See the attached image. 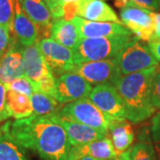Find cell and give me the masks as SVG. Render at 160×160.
Masks as SVG:
<instances>
[{
    "instance_id": "cell-19",
    "label": "cell",
    "mask_w": 160,
    "mask_h": 160,
    "mask_svg": "<svg viewBox=\"0 0 160 160\" xmlns=\"http://www.w3.org/2000/svg\"><path fill=\"white\" fill-rule=\"evenodd\" d=\"M50 36V38L71 50H74L82 39L73 22L64 19L52 21Z\"/></svg>"
},
{
    "instance_id": "cell-31",
    "label": "cell",
    "mask_w": 160,
    "mask_h": 160,
    "mask_svg": "<svg viewBox=\"0 0 160 160\" xmlns=\"http://www.w3.org/2000/svg\"><path fill=\"white\" fill-rule=\"evenodd\" d=\"M134 4L142 8L148 9L149 11H158L160 10L159 0H132Z\"/></svg>"
},
{
    "instance_id": "cell-36",
    "label": "cell",
    "mask_w": 160,
    "mask_h": 160,
    "mask_svg": "<svg viewBox=\"0 0 160 160\" xmlns=\"http://www.w3.org/2000/svg\"><path fill=\"white\" fill-rule=\"evenodd\" d=\"M114 160H131V158H130V149H128L127 151L124 152L123 154L120 155L117 159Z\"/></svg>"
},
{
    "instance_id": "cell-12",
    "label": "cell",
    "mask_w": 160,
    "mask_h": 160,
    "mask_svg": "<svg viewBox=\"0 0 160 160\" xmlns=\"http://www.w3.org/2000/svg\"><path fill=\"white\" fill-rule=\"evenodd\" d=\"M50 118L65 130L71 146H82L107 137L108 133L72 120L64 118L58 113L49 115Z\"/></svg>"
},
{
    "instance_id": "cell-4",
    "label": "cell",
    "mask_w": 160,
    "mask_h": 160,
    "mask_svg": "<svg viewBox=\"0 0 160 160\" xmlns=\"http://www.w3.org/2000/svg\"><path fill=\"white\" fill-rule=\"evenodd\" d=\"M58 114L64 118L86 125L109 133V128L116 118L104 113L88 98L63 105Z\"/></svg>"
},
{
    "instance_id": "cell-5",
    "label": "cell",
    "mask_w": 160,
    "mask_h": 160,
    "mask_svg": "<svg viewBox=\"0 0 160 160\" xmlns=\"http://www.w3.org/2000/svg\"><path fill=\"white\" fill-rule=\"evenodd\" d=\"M121 74L128 75L158 66L148 45L133 37L114 58Z\"/></svg>"
},
{
    "instance_id": "cell-29",
    "label": "cell",
    "mask_w": 160,
    "mask_h": 160,
    "mask_svg": "<svg viewBox=\"0 0 160 160\" xmlns=\"http://www.w3.org/2000/svg\"><path fill=\"white\" fill-rule=\"evenodd\" d=\"M6 86L0 82V123L7 120L11 116L6 108V94H7Z\"/></svg>"
},
{
    "instance_id": "cell-27",
    "label": "cell",
    "mask_w": 160,
    "mask_h": 160,
    "mask_svg": "<svg viewBox=\"0 0 160 160\" xmlns=\"http://www.w3.org/2000/svg\"><path fill=\"white\" fill-rule=\"evenodd\" d=\"M80 0H59L60 19L71 21L77 16L78 5Z\"/></svg>"
},
{
    "instance_id": "cell-20",
    "label": "cell",
    "mask_w": 160,
    "mask_h": 160,
    "mask_svg": "<svg viewBox=\"0 0 160 160\" xmlns=\"http://www.w3.org/2000/svg\"><path fill=\"white\" fill-rule=\"evenodd\" d=\"M109 134L118 157L129 149L134 140L132 126L126 119H115L109 126L108 136Z\"/></svg>"
},
{
    "instance_id": "cell-22",
    "label": "cell",
    "mask_w": 160,
    "mask_h": 160,
    "mask_svg": "<svg viewBox=\"0 0 160 160\" xmlns=\"http://www.w3.org/2000/svg\"><path fill=\"white\" fill-rule=\"evenodd\" d=\"M6 108L15 119H21L34 114L30 97L17 92L8 90L6 94Z\"/></svg>"
},
{
    "instance_id": "cell-23",
    "label": "cell",
    "mask_w": 160,
    "mask_h": 160,
    "mask_svg": "<svg viewBox=\"0 0 160 160\" xmlns=\"http://www.w3.org/2000/svg\"><path fill=\"white\" fill-rule=\"evenodd\" d=\"M30 101L33 108V115L36 116L55 114L60 111L63 106V104L59 102L52 96L38 91L33 92L30 96Z\"/></svg>"
},
{
    "instance_id": "cell-21",
    "label": "cell",
    "mask_w": 160,
    "mask_h": 160,
    "mask_svg": "<svg viewBox=\"0 0 160 160\" xmlns=\"http://www.w3.org/2000/svg\"><path fill=\"white\" fill-rule=\"evenodd\" d=\"M24 149L12 136L9 121L0 126V160H30Z\"/></svg>"
},
{
    "instance_id": "cell-10",
    "label": "cell",
    "mask_w": 160,
    "mask_h": 160,
    "mask_svg": "<svg viewBox=\"0 0 160 160\" xmlns=\"http://www.w3.org/2000/svg\"><path fill=\"white\" fill-rule=\"evenodd\" d=\"M23 47L12 34L10 45L0 60V82L5 86L24 76Z\"/></svg>"
},
{
    "instance_id": "cell-37",
    "label": "cell",
    "mask_w": 160,
    "mask_h": 160,
    "mask_svg": "<svg viewBox=\"0 0 160 160\" xmlns=\"http://www.w3.org/2000/svg\"><path fill=\"white\" fill-rule=\"evenodd\" d=\"M79 160H102V159H98V158H92V157H90V156H86V157L81 158Z\"/></svg>"
},
{
    "instance_id": "cell-15",
    "label": "cell",
    "mask_w": 160,
    "mask_h": 160,
    "mask_svg": "<svg viewBox=\"0 0 160 160\" xmlns=\"http://www.w3.org/2000/svg\"><path fill=\"white\" fill-rule=\"evenodd\" d=\"M86 156L102 160H114L118 158L109 136L82 146H72L68 160H79Z\"/></svg>"
},
{
    "instance_id": "cell-26",
    "label": "cell",
    "mask_w": 160,
    "mask_h": 160,
    "mask_svg": "<svg viewBox=\"0 0 160 160\" xmlns=\"http://www.w3.org/2000/svg\"><path fill=\"white\" fill-rule=\"evenodd\" d=\"M6 86L7 90L21 92V93H23L29 97H30L33 94L34 92H36L33 83L28 78H26L25 76L14 79L13 81H12L10 84L6 85Z\"/></svg>"
},
{
    "instance_id": "cell-17",
    "label": "cell",
    "mask_w": 160,
    "mask_h": 160,
    "mask_svg": "<svg viewBox=\"0 0 160 160\" xmlns=\"http://www.w3.org/2000/svg\"><path fill=\"white\" fill-rule=\"evenodd\" d=\"M77 16L91 22L121 23L114 10L102 0H80Z\"/></svg>"
},
{
    "instance_id": "cell-11",
    "label": "cell",
    "mask_w": 160,
    "mask_h": 160,
    "mask_svg": "<svg viewBox=\"0 0 160 160\" xmlns=\"http://www.w3.org/2000/svg\"><path fill=\"white\" fill-rule=\"evenodd\" d=\"M88 99L110 117L116 119H126L127 113L125 104L114 86H95L92 88Z\"/></svg>"
},
{
    "instance_id": "cell-25",
    "label": "cell",
    "mask_w": 160,
    "mask_h": 160,
    "mask_svg": "<svg viewBox=\"0 0 160 160\" xmlns=\"http://www.w3.org/2000/svg\"><path fill=\"white\" fill-rule=\"evenodd\" d=\"M15 0H0V25L12 31Z\"/></svg>"
},
{
    "instance_id": "cell-8",
    "label": "cell",
    "mask_w": 160,
    "mask_h": 160,
    "mask_svg": "<svg viewBox=\"0 0 160 160\" xmlns=\"http://www.w3.org/2000/svg\"><path fill=\"white\" fill-rule=\"evenodd\" d=\"M153 12L133 4L120 9L121 22L139 39L149 42L154 32Z\"/></svg>"
},
{
    "instance_id": "cell-34",
    "label": "cell",
    "mask_w": 160,
    "mask_h": 160,
    "mask_svg": "<svg viewBox=\"0 0 160 160\" xmlns=\"http://www.w3.org/2000/svg\"><path fill=\"white\" fill-rule=\"evenodd\" d=\"M149 50L153 54L155 59L160 62V39H155L149 41L148 44Z\"/></svg>"
},
{
    "instance_id": "cell-30",
    "label": "cell",
    "mask_w": 160,
    "mask_h": 160,
    "mask_svg": "<svg viewBox=\"0 0 160 160\" xmlns=\"http://www.w3.org/2000/svg\"><path fill=\"white\" fill-rule=\"evenodd\" d=\"M11 30L0 25V60L6 53L11 41Z\"/></svg>"
},
{
    "instance_id": "cell-2",
    "label": "cell",
    "mask_w": 160,
    "mask_h": 160,
    "mask_svg": "<svg viewBox=\"0 0 160 160\" xmlns=\"http://www.w3.org/2000/svg\"><path fill=\"white\" fill-rule=\"evenodd\" d=\"M158 67L122 75L115 85L114 87L125 104L126 119L133 124L149 118L157 110L151 103V87Z\"/></svg>"
},
{
    "instance_id": "cell-9",
    "label": "cell",
    "mask_w": 160,
    "mask_h": 160,
    "mask_svg": "<svg viewBox=\"0 0 160 160\" xmlns=\"http://www.w3.org/2000/svg\"><path fill=\"white\" fill-rule=\"evenodd\" d=\"M92 90V85L83 77L73 72H68L55 78L53 98L64 105L87 98Z\"/></svg>"
},
{
    "instance_id": "cell-14",
    "label": "cell",
    "mask_w": 160,
    "mask_h": 160,
    "mask_svg": "<svg viewBox=\"0 0 160 160\" xmlns=\"http://www.w3.org/2000/svg\"><path fill=\"white\" fill-rule=\"evenodd\" d=\"M19 3L24 13L38 27V40L48 38L53 20L45 0H19Z\"/></svg>"
},
{
    "instance_id": "cell-16",
    "label": "cell",
    "mask_w": 160,
    "mask_h": 160,
    "mask_svg": "<svg viewBox=\"0 0 160 160\" xmlns=\"http://www.w3.org/2000/svg\"><path fill=\"white\" fill-rule=\"evenodd\" d=\"M23 61L24 76L33 83L36 89V86L40 80L52 73L40 52L38 43L23 47Z\"/></svg>"
},
{
    "instance_id": "cell-24",
    "label": "cell",
    "mask_w": 160,
    "mask_h": 160,
    "mask_svg": "<svg viewBox=\"0 0 160 160\" xmlns=\"http://www.w3.org/2000/svg\"><path fill=\"white\" fill-rule=\"evenodd\" d=\"M131 160H158L153 146L149 142H138L130 150Z\"/></svg>"
},
{
    "instance_id": "cell-28",
    "label": "cell",
    "mask_w": 160,
    "mask_h": 160,
    "mask_svg": "<svg viewBox=\"0 0 160 160\" xmlns=\"http://www.w3.org/2000/svg\"><path fill=\"white\" fill-rule=\"evenodd\" d=\"M151 103L156 109H160V66L157 70L152 81Z\"/></svg>"
},
{
    "instance_id": "cell-3",
    "label": "cell",
    "mask_w": 160,
    "mask_h": 160,
    "mask_svg": "<svg viewBox=\"0 0 160 160\" xmlns=\"http://www.w3.org/2000/svg\"><path fill=\"white\" fill-rule=\"evenodd\" d=\"M133 37L135 36L132 34L82 38L73 50L75 64L114 59L122 47Z\"/></svg>"
},
{
    "instance_id": "cell-7",
    "label": "cell",
    "mask_w": 160,
    "mask_h": 160,
    "mask_svg": "<svg viewBox=\"0 0 160 160\" xmlns=\"http://www.w3.org/2000/svg\"><path fill=\"white\" fill-rule=\"evenodd\" d=\"M37 43L45 62L55 78L71 71L75 65L73 50L49 38L38 40Z\"/></svg>"
},
{
    "instance_id": "cell-18",
    "label": "cell",
    "mask_w": 160,
    "mask_h": 160,
    "mask_svg": "<svg viewBox=\"0 0 160 160\" xmlns=\"http://www.w3.org/2000/svg\"><path fill=\"white\" fill-rule=\"evenodd\" d=\"M12 33L24 47L36 44L38 40V27L22 11L19 0H15V10L12 26Z\"/></svg>"
},
{
    "instance_id": "cell-32",
    "label": "cell",
    "mask_w": 160,
    "mask_h": 160,
    "mask_svg": "<svg viewBox=\"0 0 160 160\" xmlns=\"http://www.w3.org/2000/svg\"><path fill=\"white\" fill-rule=\"evenodd\" d=\"M151 134L156 142H160V112L157 113L151 119Z\"/></svg>"
},
{
    "instance_id": "cell-33",
    "label": "cell",
    "mask_w": 160,
    "mask_h": 160,
    "mask_svg": "<svg viewBox=\"0 0 160 160\" xmlns=\"http://www.w3.org/2000/svg\"><path fill=\"white\" fill-rule=\"evenodd\" d=\"M46 4L49 7L52 13V20L60 19V12H59V0H45Z\"/></svg>"
},
{
    "instance_id": "cell-6",
    "label": "cell",
    "mask_w": 160,
    "mask_h": 160,
    "mask_svg": "<svg viewBox=\"0 0 160 160\" xmlns=\"http://www.w3.org/2000/svg\"><path fill=\"white\" fill-rule=\"evenodd\" d=\"M70 72L80 75L91 85L112 86L122 77L114 59L75 64Z\"/></svg>"
},
{
    "instance_id": "cell-38",
    "label": "cell",
    "mask_w": 160,
    "mask_h": 160,
    "mask_svg": "<svg viewBox=\"0 0 160 160\" xmlns=\"http://www.w3.org/2000/svg\"><path fill=\"white\" fill-rule=\"evenodd\" d=\"M159 2H160V0H159Z\"/></svg>"
},
{
    "instance_id": "cell-13",
    "label": "cell",
    "mask_w": 160,
    "mask_h": 160,
    "mask_svg": "<svg viewBox=\"0 0 160 160\" xmlns=\"http://www.w3.org/2000/svg\"><path fill=\"white\" fill-rule=\"evenodd\" d=\"M71 21L77 26L82 38L132 35L131 31L122 23L91 22L78 16H75Z\"/></svg>"
},
{
    "instance_id": "cell-1",
    "label": "cell",
    "mask_w": 160,
    "mask_h": 160,
    "mask_svg": "<svg viewBox=\"0 0 160 160\" xmlns=\"http://www.w3.org/2000/svg\"><path fill=\"white\" fill-rule=\"evenodd\" d=\"M10 132L22 148L43 160H68L71 144L62 126L50 116H36L9 121Z\"/></svg>"
},
{
    "instance_id": "cell-35",
    "label": "cell",
    "mask_w": 160,
    "mask_h": 160,
    "mask_svg": "<svg viewBox=\"0 0 160 160\" xmlns=\"http://www.w3.org/2000/svg\"><path fill=\"white\" fill-rule=\"evenodd\" d=\"M153 21H154V32L151 40L160 39V12H153Z\"/></svg>"
}]
</instances>
